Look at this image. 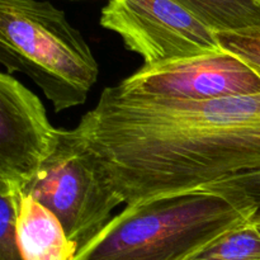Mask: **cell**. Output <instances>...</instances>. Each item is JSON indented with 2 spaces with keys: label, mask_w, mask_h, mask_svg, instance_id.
I'll list each match as a JSON object with an SVG mask.
<instances>
[{
  "label": "cell",
  "mask_w": 260,
  "mask_h": 260,
  "mask_svg": "<svg viewBox=\"0 0 260 260\" xmlns=\"http://www.w3.org/2000/svg\"><path fill=\"white\" fill-rule=\"evenodd\" d=\"M74 129L127 206L260 173V93L167 101L108 86Z\"/></svg>",
  "instance_id": "6da1fadb"
},
{
  "label": "cell",
  "mask_w": 260,
  "mask_h": 260,
  "mask_svg": "<svg viewBox=\"0 0 260 260\" xmlns=\"http://www.w3.org/2000/svg\"><path fill=\"white\" fill-rule=\"evenodd\" d=\"M258 211L245 194L220 185L128 205L75 260H192Z\"/></svg>",
  "instance_id": "7a4b0ae2"
},
{
  "label": "cell",
  "mask_w": 260,
  "mask_h": 260,
  "mask_svg": "<svg viewBox=\"0 0 260 260\" xmlns=\"http://www.w3.org/2000/svg\"><path fill=\"white\" fill-rule=\"evenodd\" d=\"M0 62L29 78L56 112L85 103L99 66L65 13L48 2L0 0Z\"/></svg>",
  "instance_id": "3957f363"
},
{
  "label": "cell",
  "mask_w": 260,
  "mask_h": 260,
  "mask_svg": "<svg viewBox=\"0 0 260 260\" xmlns=\"http://www.w3.org/2000/svg\"><path fill=\"white\" fill-rule=\"evenodd\" d=\"M23 192L60 220L79 249L95 238L123 203L75 129H62L58 147Z\"/></svg>",
  "instance_id": "277c9868"
},
{
  "label": "cell",
  "mask_w": 260,
  "mask_h": 260,
  "mask_svg": "<svg viewBox=\"0 0 260 260\" xmlns=\"http://www.w3.org/2000/svg\"><path fill=\"white\" fill-rule=\"evenodd\" d=\"M101 25L117 33L145 65L225 51L217 33L174 0H109Z\"/></svg>",
  "instance_id": "5b68a950"
},
{
  "label": "cell",
  "mask_w": 260,
  "mask_h": 260,
  "mask_svg": "<svg viewBox=\"0 0 260 260\" xmlns=\"http://www.w3.org/2000/svg\"><path fill=\"white\" fill-rule=\"evenodd\" d=\"M116 86L123 95L167 101H210L260 93V76L228 51L162 65H144Z\"/></svg>",
  "instance_id": "8992f818"
},
{
  "label": "cell",
  "mask_w": 260,
  "mask_h": 260,
  "mask_svg": "<svg viewBox=\"0 0 260 260\" xmlns=\"http://www.w3.org/2000/svg\"><path fill=\"white\" fill-rule=\"evenodd\" d=\"M62 129L48 121L41 99L0 74V183L24 189L58 147Z\"/></svg>",
  "instance_id": "52a82bcc"
},
{
  "label": "cell",
  "mask_w": 260,
  "mask_h": 260,
  "mask_svg": "<svg viewBox=\"0 0 260 260\" xmlns=\"http://www.w3.org/2000/svg\"><path fill=\"white\" fill-rule=\"evenodd\" d=\"M17 212V239L24 260H75L78 245L66 234L60 220L32 196L5 183Z\"/></svg>",
  "instance_id": "ba28073f"
},
{
  "label": "cell",
  "mask_w": 260,
  "mask_h": 260,
  "mask_svg": "<svg viewBox=\"0 0 260 260\" xmlns=\"http://www.w3.org/2000/svg\"><path fill=\"white\" fill-rule=\"evenodd\" d=\"M216 33L260 28V0H174Z\"/></svg>",
  "instance_id": "9c48e42d"
},
{
  "label": "cell",
  "mask_w": 260,
  "mask_h": 260,
  "mask_svg": "<svg viewBox=\"0 0 260 260\" xmlns=\"http://www.w3.org/2000/svg\"><path fill=\"white\" fill-rule=\"evenodd\" d=\"M192 260H260V230L254 221L244 223Z\"/></svg>",
  "instance_id": "30bf717a"
},
{
  "label": "cell",
  "mask_w": 260,
  "mask_h": 260,
  "mask_svg": "<svg viewBox=\"0 0 260 260\" xmlns=\"http://www.w3.org/2000/svg\"><path fill=\"white\" fill-rule=\"evenodd\" d=\"M0 260H24L18 245L14 201L4 185H0Z\"/></svg>",
  "instance_id": "8fae6325"
},
{
  "label": "cell",
  "mask_w": 260,
  "mask_h": 260,
  "mask_svg": "<svg viewBox=\"0 0 260 260\" xmlns=\"http://www.w3.org/2000/svg\"><path fill=\"white\" fill-rule=\"evenodd\" d=\"M217 37L223 50L241 58L260 76V28L217 33Z\"/></svg>",
  "instance_id": "7c38bea8"
},
{
  "label": "cell",
  "mask_w": 260,
  "mask_h": 260,
  "mask_svg": "<svg viewBox=\"0 0 260 260\" xmlns=\"http://www.w3.org/2000/svg\"><path fill=\"white\" fill-rule=\"evenodd\" d=\"M215 185H220V187L241 192L246 197L250 198L260 210V173L238 175V177L231 178L226 182L218 183V184Z\"/></svg>",
  "instance_id": "4fadbf2b"
},
{
  "label": "cell",
  "mask_w": 260,
  "mask_h": 260,
  "mask_svg": "<svg viewBox=\"0 0 260 260\" xmlns=\"http://www.w3.org/2000/svg\"><path fill=\"white\" fill-rule=\"evenodd\" d=\"M253 221H254V223H255V225L258 226L259 230H260V210L258 211V213H256V215H255V217L253 218Z\"/></svg>",
  "instance_id": "5bb4252c"
}]
</instances>
